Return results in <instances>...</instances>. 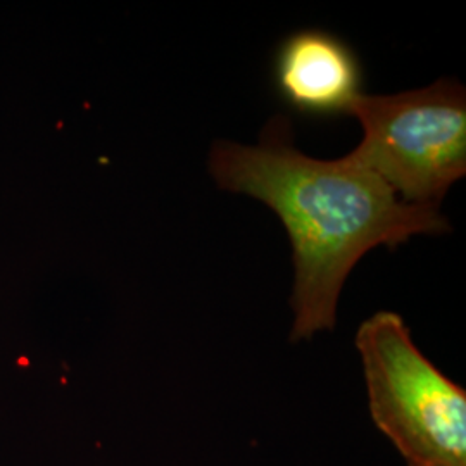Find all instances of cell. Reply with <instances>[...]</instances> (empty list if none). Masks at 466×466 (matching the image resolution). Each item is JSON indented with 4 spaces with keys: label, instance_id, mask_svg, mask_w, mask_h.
Here are the masks:
<instances>
[{
    "label": "cell",
    "instance_id": "cell-4",
    "mask_svg": "<svg viewBox=\"0 0 466 466\" xmlns=\"http://www.w3.org/2000/svg\"><path fill=\"white\" fill-rule=\"evenodd\" d=\"M273 84L280 99L302 116L337 117L350 115L363 96L365 73L340 36L300 30L283 38L275 52Z\"/></svg>",
    "mask_w": 466,
    "mask_h": 466
},
{
    "label": "cell",
    "instance_id": "cell-3",
    "mask_svg": "<svg viewBox=\"0 0 466 466\" xmlns=\"http://www.w3.org/2000/svg\"><path fill=\"white\" fill-rule=\"evenodd\" d=\"M363 140L350 152L402 202L439 206L466 173V92L456 80L394 96H361L350 109Z\"/></svg>",
    "mask_w": 466,
    "mask_h": 466
},
{
    "label": "cell",
    "instance_id": "cell-1",
    "mask_svg": "<svg viewBox=\"0 0 466 466\" xmlns=\"http://www.w3.org/2000/svg\"><path fill=\"white\" fill-rule=\"evenodd\" d=\"M209 171L219 188L265 202L289 233L292 342L335 329L342 287L368 250L450 230L439 206L402 202L350 154L332 161L302 154L287 117H273L258 146L215 144Z\"/></svg>",
    "mask_w": 466,
    "mask_h": 466
},
{
    "label": "cell",
    "instance_id": "cell-2",
    "mask_svg": "<svg viewBox=\"0 0 466 466\" xmlns=\"http://www.w3.org/2000/svg\"><path fill=\"white\" fill-rule=\"evenodd\" d=\"M356 350L371 420L406 466H466V390L418 350L400 315L365 319Z\"/></svg>",
    "mask_w": 466,
    "mask_h": 466
}]
</instances>
